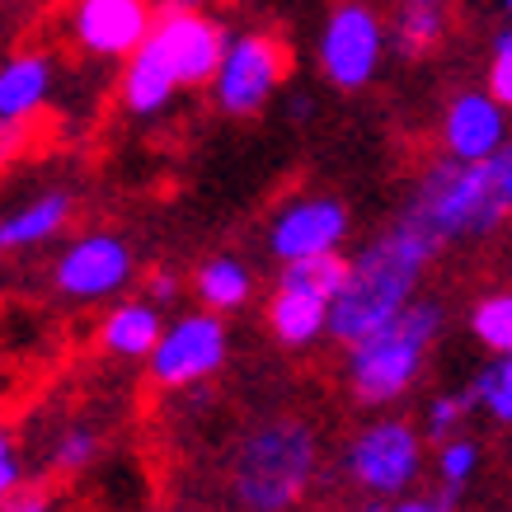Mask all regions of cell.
<instances>
[{"instance_id":"20","label":"cell","mask_w":512,"mask_h":512,"mask_svg":"<svg viewBox=\"0 0 512 512\" xmlns=\"http://www.w3.org/2000/svg\"><path fill=\"white\" fill-rule=\"evenodd\" d=\"M278 282L306 287V292L325 296L329 306H334V296H339L343 282H348V259H343L339 249H334V254H315V259H292V264H282Z\"/></svg>"},{"instance_id":"28","label":"cell","mask_w":512,"mask_h":512,"mask_svg":"<svg viewBox=\"0 0 512 512\" xmlns=\"http://www.w3.org/2000/svg\"><path fill=\"white\" fill-rule=\"evenodd\" d=\"M19 484V466H15V451H10V437L0 433V498H10Z\"/></svg>"},{"instance_id":"34","label":"cell","mask_w":512,"mask_h":512,"mask_svg":"<svg viewBox=\"0 0 512 512\" xmlns=\"http://www.w3.org/2000/svg\"><path fill=\"white\" fill-rule=\"evenodd\" d=\"M409 5H442V0H409Z\"/></svg>"},{"instance_id":"29","label":"cell","mask_w":512,"mask_h":512,"mask_svg":"<svg viewBox=\"0 0 512 512\" xmlns=\"http://www.w3.org/2000/svg\"><path fill=\"white\" fill-rule=\"evenodd\" d=\"M146 292H151V301H174V296H179V278L165 273V268H156V273L146 278Z\"/></svg>"},{"instance_id":"3","label":"cell","mask_w":512,"mask_h":512,"mask_svg":"<svg viewBox=\"0 0 512 512\" xmlns=\"http://www.w3.org/2000/svg\"><path fill=\"white\" fill-rule=\"evenodd\" d=\"M315 433L296 419L264 423L240 442L231 466L235 503L245 512H287L301 503L306 484L315 480Z\"/></svg>"},{"instance_id":"21","label":"cell","mask_w":512,"mask_h":512,"mask_svg":"<svg viewBox=\"0 0 512 512\" xmlns=\"http://www.w3.org/2000/svg\"><path fill=\"white\" fill-rule=\"evenodd\" d=\"M470 329L489 353H512V292H489L470 311Z\"/></svg>"},{"instance_id":"6","label":"cell","mask_w":512,"mask_h":512,"mask_svg":"<svg viewBox=\"0 0 512 512\" xmlns=\"http://www.w3.org/2000/svg\"><path fill=\"white\" fill-rule=\"evenodd\" d=\"M343 466H348V480L367 494H404L423 470V437L414 423L381 419L348 442Z\"/></svg>"},{"instance_id":"26","label":"cell","mask_w":512,"mask_h":512,"mask_svg":"<svg viewBox=\"0 0 512 512\" xmlns=\"http://www.w3.org/2000/svg\"><path fill=\"white\" fill-rule=\"evenodd\" d=\"M489 94L503 109H512V29L494 38V57H489Z\"/></svg>"},{"instance_id":"8","label":"cell","mask_w":512,"mask_h":512,"mask_svg":"<svg viewBox=\"0 0 512 512\" xmlns=\"http://www.w3.org/2000/svg\"><path fill=\"white\" fill-rule=\"evenodd\" d=\"M146 362H151V381L165 390H184L217 376L221 362H226V320H221V311H193L184 320H174Z\"/></svg>"},{"instance_id":"2","label":"cell","mask_w":512,"mask_h":512,"mask_svg":"<svg viewBox=\"0 0 512 512\" xmlns=\"http://www.w3.org/2000/svg\"><path fill=\"white\" fill-rule=\"evenodd\" d=\"M512 207L503 202L494 184L489 160H433L419 174V188L404 207V221H414L428 231L437 245H456V240H480L503 226Z\"/></svg>"},{"instance_id":"1","label":"cell","mask_w":512,"mask_h":512,"mask_svg":"<svg viewBox=\"0 0 512 512\" xmlns=\"http://www.w3.org/2000/svg\"><path fill=\"white\" fill-rule=\"evenodd\" d=\"M437 249L442 245L433 235L400 217L381 240H372L357 259H348V282L329 306V339L353 348L367 334L386 329L390 320H400L414 306L423 268H428Z\"/></svg>"},{"instance_id":"22","label":"cell","mask_w":512,"mask_h":512,"mask_svg":"<svg viewBox=\"0 0 512 512\" xmlns=\"http://www.w3.org/2000/svg\"><path fill=\"white\" fill-rule=\"evenodd\" d=\"M442 29H447V19H442V5H409L404 0V15L395 24V38H400V52L409 57H423V52H433L442 43Z\"/></svg>"},{"instance_id":"19","label":"cell","mask_w":512,"mask_h":512,"mask_svg":"<svg viewBox=\"0 0 512 512\" xmlns=\"http://www.w3.org/2000/svg\"><path fill=\"white\" fill-rule=\"evenodd\" d=\"M193 287H198V301L207 306V311L231 315V311H240V306L249 301V292H254V273H249L240 259L221 254V259H207V264L198 268Z\"/></svg>"},{"instance_id":"16","label":"cell","mask_w":512,"mask_h":512,"mask_svg":"<svg viewBox=\"0 0 512 512\" xmlns=\"http://www.w3.org/2000/svg\"><path fill=\"white\" fill-rule=\"evenodd\" d=\"M52 90V62L43 52H19L0 66V123H29L47 104Z\"/></svg>"},{"instance_id":"18","label":"cell","mask_w":512,"mask_h":512,"mask_svg":"<svg viewBox=\"0 0 512 512\" xmlns=\"http://www.w3.org/2000/svg\"><path fill=\"white\" fill-rule=\"evenodd\" d=\"M71 221V198L66 193H43V198L24 202L19 212L0 217V249H33L52 240Z\"/></svg>"},{"instance_id":"36","label":"cell","mask_w":512,"mask_h":512,"mask_svg":"<svg viewBox=\"0 0 512 512\" xmlns=\"http://www.w3.org/2000/svg\"><path fill=\"white\" fill-rule=\"evenodd\" d=\"M372 512H376V508H372Z\"/></svg>"},{"instance_id":"35","label":"cell","mask_w":512,"mask_h":512,"mask_svg":"<svg viewBox=\"0 0 512 512\" xmlns=\"http://www.w3.org/2000/svg\"><path fill=\"white\" fill-rule=\"evenodd\" d=\"M503 10H508V15H512V0H503Z\"/></svg>"},{"instance_id":"31","label":"cell","mask_w":512,"mask_h":512,"mask_svg":"<svg viewBox=\"0 0 512 512\" xmlns=\"http://www.w3.org/2000/svg\"><path fill=\"white\" fill-rule=\"evenodd\" d=\"M390 512H451V498H404V503H395Z\"/></svg>"},{"instance_id":"32","label":"cell","mask_w":512,"mask_h":512,"mask_svg":"<svg viewBox=\"0 0 512 512\" xmlns=\"http://www.w3.org/2000/svg\"><path fill=\"white\" fill-rule=\"evenodd\" d=\"M24 137V123H0V156H10Z\"/></svg>"},{"instance_id":"4","label":"cell","mask_w":512,"mask_h":512,"mask_svg":"<svg viewBox=\"0 0 512 512\" xmlns=\"http://www.w3.org/2000/svg\"><path fill=\"white\" fill-rule=\"evenodd\" d=\"M437 329H442V306L414 301L400 320H390L386 329L353 343L348 348V390H353V400L367 404V409L400 400L404 390L419 381L423 357L433 348Z\"/></svg>"},{"instance_id":"9","label":"cell","mask_w":512,"mask_h":512,"mask_svg":"<svg viewBox=\"0 0 512 512\" xmlns=\"http://www.w3.org/2000/svg\"><path fill=\"white\" fill-rule=\"evenodd\" d=\"M151 43L165 52V62L174 66V76L184 90L193 85H212L221 71V57H226V29H221L212 15L202 10H184V5H165L156 15V29H151Z\"/></svg>"},{"instance_id":"25","label":"cell","mask_w":512,"mask_h":512,"mask_svg":"<svg viewBox=\"0 0 512 512\" xmlns=\"http://www.w3.org/2000/svg\"><path fill=\"white\" fill-rule=\"evenodd\" d=\"M470 409H475V390H461V395H437V400L428 404L423 433L433 437V442H447V437H456V428L466 423Z\"/></svg>"},{"instance_id":"23","label":"cell","mask_w":512,"mask_h":512,"mask_svg":"<svg viewBox=\"0 0 512 512\" xmlns=\"http://www.w3.org/2000/svg\"><path fill=\"white\" fill-rule=\"evenodd\" d=\"M475 404H484L498 423H512V353H498L480 376H475Z\"/></svg>"},{"instance_id":"27","label":"cell","mask_w":512,"mask_h":512,"mask_svg":"<svg viewBox=\"0 0 512 512\" xmlns=\"http://www.w3.org/2000/svg\"><path fill=\"white\" fill-rule=\"evenodd\" d=\"M94 451H99V437L90 428H71V433H62L52 461H57V470H85L94 461Z\"/></svg>"},{"instance_id":"24","label":"cell","mask_w":512,"mask_h":512,"mask_svg":"<svg viewBox=\"0 0 512 512\" xmlns=\"http://www.w3.org/2000/svg\"><path fill=\"white\" fill-rule=\"evenodd\" d=\"M475 470H480V442H470V437H447V442H437V475L447 484L442 498L461 494V484H466Z\"/></svg>"},{"instance_id":"10","label":"cell","mask_w":512,"mask_h":512,"mask_svg":"<svg viewBox=\"0 0 512 512\" xmlns=\"http://www.w3.org/2000/svg\"><path fill=\"white\" fill-rule=\"evenodd\" d=\"M156 29L151 0H76L71 5V38L90 57H132Z\"/></svg>"},{"instance_id":"11","label":"cell","mask_w":512,"mask_h":512,"mask_svg":"<svg viewBox=\"0 0 512 512\" xmlns=\"http://www.w3.org/2000/svg\"><path fill=\"white\" fill-rule=\"evenodd\" d=\"M132 282V249L118 235H85L57 259V287L71 301H104Z\"/></svg>"},{"instance_id":"33","label":"cell","mask_w":512,"mask_h":512,"mask_svg":"<svg viewBox=\"0 0 512 512\" xmlns=\"http://www.w3.org/2000/svg\"><path fill=\"white\" fill-rule=\"evenodd\" d=\"M170 5H184V10H202V0H170Z\"/></svg>"},{"instance_id":"17","label":"cell","mask_w":512,"mask_h":512,"mask_svg":"<svg viewBox=\"0 0 512 512\" xmlns=\"http://www.w3.org/2000/svg\"><path fill=\"white\" fill-rule=\"evenodd\" d=\"M160 334H165V325H160L156 306H151V301H127V306L109 311V320H104V329H99V343H104L113 357L137 362V357L156 353Z\"/></svg>"},{"instance_id":"12","label":"cell","mask_w":512,"mask_h":512,"mask_svg":"<svg viewBox=\"0 0 512 512\" xmlns=\"http://www.w3.org/2000/svg\"><path fill=\"white\" fill-rule=\"evenodd\" d=\"M348 240V212L334 198H296L292 207H282L268 235V249L278 264L292 259H315V254H334Z\"/></svg>"},{"instance_id":"13","label":"cell","mask_w":512,"mask_h":512,"mask_svg":"<svg viewBox=\"0 0 512 512\" xmlns=\"http://www.w3.org/2000/svg\"><path fill=\"white\" fill-rule=\"evenodd\" d=\"M442 146L456 160H489L508 146V109L489 90H461L442 113Z\"/></svg>"},{"instance_id":"30","label":"cell","mask_w":512,"mask_h":512,"mask_svg":"<svg viewBox=\"0 0 512 512\" xmlns=\"http://www.w3.org/2000/svg\"><path fill=\"white\" fill-rule=\"evenodd\" d=\"M5 512H57L47 494H10L5 498Z\"/></svg>"},{"instance_id":"15","label":"cell","mask_w":512,"mask_h":512,"mask_svg":"<svg viewBox=\"0 0 512 512\" xmlns=\"http://www.w3.org/2000/svg\"><path fill=\"white\" fill-rule=\"evenodd\" d=\"M268 325L282 348H311L320 334H329V301L306 287L278 282L273 301H268Z\"/></svg>"},{"instance_id":"14","label":"cell","mask_w":512,"mask_h":512,"mask_svg":"<svg viewBox=\"0 0 512 512\" xmlns=\"http://www.w3.org/2000/svg\"><path fill=\"white\" fill-rule=\"evenodd\" d=\"M179 90H184V85L174 76V66L165 62V52L146 38L123 66V109L132 113V118H156V113L170 109V99Z\"/></svg>"},{"instance_id":"5","label":"cell","mask_w":512,"mask_h":512,"mask_svg":"<svg viewBox=\"0 0 512 512\" xmlns=\"http://www.w3.org/2000/svg\"><path fill=\"white\" fill-rule=\"evenodd\" d=\"M386 57V24L372 5L343 0L339 10H329L320 29V71L339 90H362L372 85Z\"/></svg>"},{"instance_id":"7","label":"cell","mask_w":512,"mask_h":512,"mask_svg":"<svg viewBox=\"0 0 512 512\" xmlns=\"http://www.w3.org/2000/svg\"><path fill=\"white\" fill-rule=\"evenodd\" d=\"M282 76H287V52H282L278 38H268V33H240V38L226 43L221 71L212 80L217 109L231 113V118L259 113L278 94Z\"/></svg>"}]
</instances>
